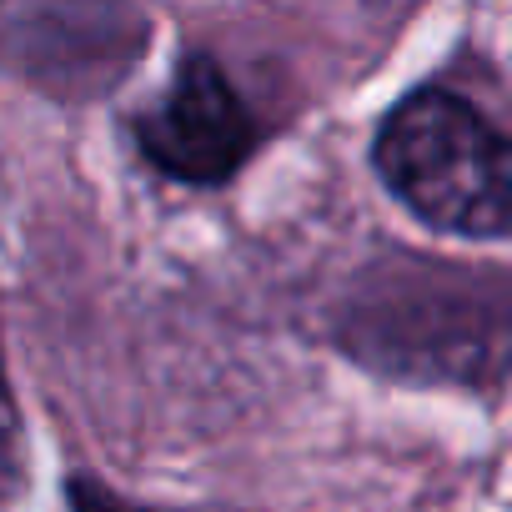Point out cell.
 Wrapping results in <instances>:
<instances>
[{
  "instance_id": "6da1fadb",
  "label": "cell",
  "mask_w": 512,
  "mask_h": 512,
  "mask_svg": "<svg viewBox=\"0 0 512 512\" xmlns=\"http://www.w3.org/2000/svg\"><path fill=\"white\" fill-rule=\"evenodd\" d=\"M387 191L437 231L512 236V136L472 101L422 86L397 101L372 146Z\"/></svg>"
},
{
  "instance_id": "7a4b0ae2",
  "label": "cell",
  "mask_w": 512,
  "mask_h": 512,
  "mask_svg": "<svg viewBox=\"0 0 512 512\" xmlns=\"http://www.w3.org/2000/svg\"><path fill=\"white\" fill-rule=\"evenodd\" d=\"M136 146L171 181L221 186L246 166L256 121L211 56H186L161 101L136 116Z\"/></svg>"
},
{
  "instance_id": "3957f363",
  "label": "cell",
  "mask_w": 512,
  "mask_h": 512,
  "mask_svg": "<svg viewBox=\"0 0 512 512\" xmlns=\"http://www.w3.org/2000/svg\"><path fill=\"white\" fill-rule=\"evenodd\" d=\"M26 482V432H21V407L6 382V357H0V502H11Z\"/></svg>"
},
{
  "instance_id": "277c9868",
  "label": "cell",
  "mask_w": 512,
  "mask_h": 512,
  "mask_svg": "<svg viewBox=\"0 0 512 512\" xmlns=\"http://www.w3.org/2000/svg\"><path fill=\"white\" fill-rule=\"evenodd\" d=\"M71 512H151V507H136V502L116 497V492L101 487L96 477H76V482H71Z\"/></svg>"
}]
</instances>
